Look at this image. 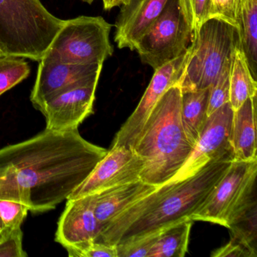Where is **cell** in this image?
<instances>
[{
    "label": "cell",
    "instance_id": "cell-1",
    "mask_svg": "<svg viewBox=\"0 0 257 257\" xmlns=\"http://www.w3.org/2000/svg\"><path fill=\"white\" fill-rule=\"evenodd\" d=\"M108 150L79 131L45 129L27 141L0 149V200L44 213L67 201Z\"/></svg>",
    "mask_w": 257,
    "mask_h": 257
},
{
    "label": "cell",
    "instance_id": "cell-2",
    "mask_svg": "<svg viewBox=\"0 0 257 257\" xmlns=\"http://www.w3.org/2000/svg\"><path fill=\"white\" fill-rule=\"evenodd\" d=\"M181 95L180 84L164 94L134 144L132 150L144 162V183L158 187L168 183L194 150L182 124Z\"/></svg>",
    "mask_w": 257,
    "mask_h": 257
},
{
    "label": "cell",
    "instance_id": "cell-3",
    "mask_svg": "<svg viewBox=\"0 0 257 257\" xmlns=\"http://www.w3.org/2000/svg\"><path fill=\"white\" fill-rule=\"evenodd\" d=\"M231 162L232 160L211 161L185 180L165 183L167 189L163 195L128 227L118 242L161 231L180 221L191 219L207 201Z\"/></svg>",
    "mask_w": 257,
    "mask_h": 257
},
{
    "label": "cell",
    "instance_id": "cell-4",
    "mask_svg": "<svg viewBox=\"0 0 257 257\" xmlns=\"http://www.w3.org/2000/svg\"><path fill=\"white\" fill-rule=\"evenodd\" d=\"M64 22L40 0H0V51L40 61Z\"/></svg>",
    "mask_w": 257,
    "mask_h": 257
},
{
    "label": "cell",
    "instance_id": "cell-5",
    "mask_svg": "<svg viewBox=\"0 0 257 257\" xmlns=\"http://www.w3.org/2000/svg\"><path fill=\"white\" fill-rule=\"evenodd\" d=\"M238 43L234 27L216 18L207 19L192 34L190 54L180 82L181 91L210 88Z\"/></svg>",
    "mask_w": 257,
    "mask_h": 257
},
{
    "label": "cell",
    "instance_id": "cell-6",
    "mask_svg": "<svg viewBox=\"0 0 257 257\" xmlns=\"http://www.w3.org/2000/svg\"><path fill=\"white\" fill-rule=\"evenodd\" d=\"M112 27L100 16L65 20L44 56L69 64H103L113 54Z\"/></svg>",
    "mask_w": 257,
    "mask_h": 257
},
{
    "label": "cell",
    "instance_id": "cell-7",
    "mask_svg": "<svg viewBox=\"0 0 257 257\" xmlns=\"http://www.w3.org/2000/svg\"><path fill=\"white\" fill-rule=\"evenodd\" d=\"M192 39V32L183 19L178 0H168L135 50L141 61L155 70L186 52Z\"/></svg>",
    "mask_w": 257,
    "mask_h": 257
},
{
    "label": "cell",
    "instance_id": "cell-8",
    "mask_svg": "<svg viewBox=\"0 0 257 257\" xmlns=\"http://www.w3.org/2000/svg\"><path fill=\"white\" fill-rule=\"evenodd\" d=\"M256 174L257 160L232 161L207 201L191 219L226 227L234 210L255 192Z\"/></svg>",
    "mask_w": 257,
    "mask_h": 257
},
{
    "label": "cell",
    "instance_id": "cell-9",
    "mask_svg": "<svg viewBox=\"0 0 257 257\" xmlns=\"http://www.w3.org/2000/svg\"><path fill=\"white\" fill-rule=\"evenodd\" d=\"M233 114L234 110L228 102L209 115L194 150L168 183L181 181L194 175L211 161H234L231 144Z\"/></svg>",
    "mask_w": 257,
    "mask_h": 257
},
{
    "label": "cell",
    "instance_id": "cell-10",
    "mask_svg": "<svg viewBox=\"0 0 257 257\" xmlns=\"http://www.w3.org/2000/svg\"><path fill=\"white\" fill-rule=\"evenodd\" d=\"M99 79L76 82L43 102L37 109L46 118V129L60 132L78 130L93 113Z\"/></svg>",
    "mask_w": 257,
    "mask_h": 257
},
{
    "label": "cell",
    "instance_id": "cell-11",
    "mask_svg": "<svg viewBox=\"0 0 257 257\" xmlns=\"http://www.w3.org/2000/svg\"><path fill=\"white\" fill-rule=\"evenodd\" d=\"M189 54L190 46L180 56L154 70V74L141 101L117 132L112 147H123L132 150L144 123L161 97L171 87L180 84Z\"/></svg>",
    "mask_w": 257,
    "mask_h": 257
},
{
    "label": "cell",
    "instance_id": "cell-12",
    "mask_svg": "<svg viewBox=\"0 0 257 257\" xmlns=\"http://www.w3.org/2000/svg\"><path fill=\"white\" fill-rule=\"evenodd\" d=\"M144 162L132 149L111 147L68 199L94 195L109 188L141 180Z\"/></svg>",
    "mask_w": 257,
    "mask_h": 257
},
{
    "label": "cell",
    "instance_id": "cell-13",
    "mask_svg": "<svg viewBox=\"0 0 257 257\" xmlns=\"http://www.w3.org/2000/svg\"><path fill=\"white\" fill-rule=\"evenodd\" d=\"M31 94L35 109L61 90L82 81L100 78L103 64H69L44 56L40 60Z\"/></svg>",
    "mask_w": 257,
    "mask_h": 257
},
{
    "label": "cell",
    "instance_id": "cell-14",
    "mask_svg": "<svg viewBox=\"0 0 257 257\" xmlns=\"http://www.w3.org/2000/svg\"><path fill=\"white\" fill-rule=\"evenodd\" d=\"M95 195L67 199L58 222L55 241L65 249L95 241L102 226L94 214Z\"/></svg>",
    "mask_w": 257,
    "mask_h": 257
},
{
    "label": "cell",
    "instance_id": "cell-15",
    "mask_svg": "<svg viewBox=\"0 0 257 257\" xmlns=\"http://www.w3.org/2000/svg\"><path fill=\"white\" fill-rule=\"evenodd\" d=\"M168 0H127L115 23L114 40L120 49L135 50L140 39L160 16Z\"/></svg>",
    "mask_w": 257,
    "mask_h": 257
},
{
    "label": "cell",
    "instance_id": "cell-16",
    "mask_svg": "<svg viewBox=\"0 0 257 257\" xmlns=\"http://www.w3.org/2000/svg\"><path fill=\"white\" fill-rule=\"evenodd\" d=\"M158 186L142 180L109 188L95 195L94 214L103 227L136 201L150 195Z\"/></svg>",
    "mask_w": 257,
    "mask_h": 257
},
{
    "label": "cell",
    "instance_id": "cell-17",
    "mask_svg": "<svg viewBox=\"0 0 257 257\" xmlns=\"http://www.w3.org/2000/svg\"><path fill=\"white\" fill-rule=\"evenodd\" d=\"M256 97L257 95L246 99L234 110L231 131L234 161L257 160Z\"/></svg>",
    "mask_w": 257,
    "mask_h": 257
},
{
    "label": "cell",
    "instance_id": "cell-18",
    "mask_svg": "<svg viewBox=\"0 0 257 257\" xmlns=\"http://www.w3.org/2000/svg\"><path fill=\"white\" fill-rule=\"evenodd\" d=\"M210 88L182 91V124L186 138L194 147L198 143L208 118L207 107Z\"/></svg>",
    "mask_w": 257,
    "mask_h": 257
},
{
    "label": "cell",
    "instance_id": "cell-19",
    "mask_svg": "<svg viewBox=\"0 0 257 257\" xmlns=\"http://www.w3.org/2000/svg\"><path fill=\"white\" fill-rule=\"evenodd\" d=\"M256 197L255 193L239 206L228 219L230 241L240 243L256 253Z\"/></svg>",
    "mask_w": 257,
    "mask_h": 257
},
{
    "label": "cell",
    "instance_id": "cell-20",
    "mask_svg": "<svg viewBox=\"0 0 257 257\" xmlns=\"http://www.w3.org/2000/svg\"><path fill=\"white\" fill-rule=\"evenodd\" d=\"M257 95L256 79L253 77L246 55L239 43L234 48L230 73V103L238 109L249 97Z\"/></svg>",
    "mask_w": 257,
    "mask_h": 257
},
{
    "label": "cell",
    "instance_id": "cell-21",
    "mask_svg": "<svg viewBox=\"0 0 257 257\" xmlns=\"http://www.w3.org/2000/svg\"><path fill=\"white\" fill-rule=\"evenodd\" d=\"M239 45L243 49L249 69L256 79L257 0H237Z\"/></svg>",
    "mask_w": 257,
    "mask_h": 257
},
{
    "label": "cell",
    "instance_id": "cell-22",
    "mask_svg": "<svg viewBox=\"0 0 257 257\" xmlns=\"http://www.w3.org/2000/svg\"><path fill=\"white\" fill-rule=\"evenodd\" d=\"M194 220L186 219L161 231L148 257H183L188 250Z\"/></svg>",
    "mask_w": 257,
    "mask_h": 257
},
{
    "label": "cell",
    "instance_id": "cell-23",
    "mask_svg": "<svg viewBox=\"0 0 257 257\" xmlns=\"http://www.w3.org/2000/svg\"><path fill=\"white\" fill-rule=\"evenodd\" d=\"M31 67L25 58L0 54V96L26 79Z\"/></svg>",
    "mask_w": 257,
    "mask_h": 257
},
{
    "label": "cell",
    "instance_id": "cell-24",
    "mask_svg": "<svg viewBox=\"0 0 257 257\" xmlns=\"http://www.w3.org/2000/svg\"><path fill=\"white\" fill-rule=\"evenodd\" d=\"M231 59L227 61L223 66L220 74L213 85L210 86L209 96L207 115H211L216 109L228 103L230 100V73H231Z\"/></svg>",
    "mask_w": 257,
    "mask_h": 257
},
{
    "label": "cell",
    "instance_id": "cell-25",
    "mask_svg": "<svg viewBox=\"0 0 257 257\" xmlns=\"http://www.w3.org/2000/svg\"><path fill=\"white\" fill-rule=\"evenodd\" d=\"M180 11L192 34L210 19V0H178Z\"/></svg>",
    "mask_w": 257,
    "mask_h": 257
},
{
    "label": "cell",
    "instance_id": "cell-26",
    "mask_svg": "<svg viewBox=\"0 0 257 257\" xmlns=\"http://www.w3.org/2000/svg\"><path fill=\"white\" fill-rule=\"evenodd\" d=\"M161 231L118 242L115 245L118 257H148L149 252L157 240Z\"/></svg>",
    "mask_w": 257,
    "mask_h": 257
},
{
    "label": "cell",
    "instance_id": "cell-27",
    "mask_svg": "<svg viewBox=\"0 0 257 257\" xmlns=\"http://www.w3.org/2000/svg\"><path fill=\"white\" fill-rule=\"evenodd\" d=\"M28 212V207L22 203L10 200H0V220L5 228H15L22 226Z\"/></svg>",
    "mask_w": 257,
    "mask_h": 257
},
{
    "label": "cell",
    "instance_id": "cell-28",
    "mask_svg": "<svg viewBox=\"0 0 257 257\" xmlns=\"http://www.w3.org/2000/svg\"><path fill=\"white\" fill-rule=\"evenodd\" d=\"M23 231L21 227L7 228L0 238V257H25L23 249Z\"/></svg>",
    "mask_w": 257,
    "mask_h": 257
},
{
    "label": "cell",
    "instance_id": "cell-29",
    "mask_svg": "<svg viewBox=\"0 0 257 257\" xmlns=\"http://www.w3.org/2000/svg\"><path fill=\"white\" fill-rule=\"evenodd\" d=\"M209 16L227 22L238 32L237 0H210Z\"/></svg>",
    "mask_w": 257,
    "mask_h": 257
},
{
    "label": "cell",
    "instance_id": "cell-30",
    "mask_svg": "<svg viewBox=\"0 0 257 257\" xmlns=\"http://www.w3.org/2000/svg\"><path fill=\"white\" fill-rule=\"evenodd\" d=\"M70 257H118L116 246L91 242L80 247L67 248Z\"/></svg>",
    "mask_w": 257,
    "mask_h": 257
},
{
    "label": "cell",
    "instance_id": "cell-31",
    "mask_svg": "<svg viewBox=\"0 0 257 257\" xmlns=\"http://www.w3.org/2000/svg\"><path fill=\"white\" fill-rule=\"evenodd\" d=\"M212 256L219 257V256H233V257H256L257 254L255 252H252L250 249H248L246 246L240 244V243H234V242L230 241L213 251L211 254Z\"/></svg>",
    "mask_w": 257,
    "mask_h": 257
},
{
    "label": "cell",
    "instance_id": "cell-32",
    "mask_svg": "<svg viewBox=\"0 0 257 257\" xmlns=\"http://www.w3.org/2000/svg\"><path fill=\"white\" fill-rule=\"evenodd\" d=\"M127 1V0H102L103 9L106 11H109L115 7H121L123 4H126Z\"/></svg>",
    "mask_w": 257,
    "mask_h": 257
},
{
    "label": "cell",
    "instance_id": "cell-33",
    "mask_svg": "<svg viewBox=\"0 0 257 257\" xmlns=\"http://www.w3.org/2000/svg\"><path fill=\"white\" fill-rule=\"evenodd\" d=\"M7 228H5L3 222L0 220V238L4 235V233L7 231Z\"/></svg>",
    "mask_w": 257,
    "mask_h": 257
},
{
    "label": "cell",
    "instance_id": "cell-34",
    "mask_svg": "<svg viewBox=\"0 0 257 257\" xmlns=\"http://www.w3.org/2000/svg\"><path fill=\"white\" fill-rule=\"evenodd\" d=\"M80 1H82V2L83 3H86V4H93V2H94V0H80Z\"/></svg>",
    "mask_w": 257,
    "mask_h": 257
},
{
    "label": "cell",
    "instance_id": "cell-35",
    "mask_svg": "<svg viewBox=\"0 0 257 257\" xmlns=\"http://www.w3.org/2000/svg\"><path fill=\"white\" fill-rule=\"evenodd\" d=\"M0 54H2V52H1V51H0Z\"/></svg>",
    "mask_w": 257,
    "mask_h": 257
}]
</instances>
